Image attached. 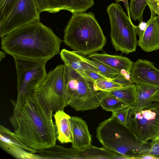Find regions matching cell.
<instances>
[{
	"label": "cell",
	"mask_w": 159,
	"mask_h": 159,
	"mask_svg": "<svg viewBox=\"0 0 159 159\" xmlns=\"http://www.w3.org/2000/svg\"><path fill=\"white\" fill-rule=\"evenodd\" d=\"M12 114L9 120L18 137L28 147L40 150L56 145V129L52 111L42 106L34 92H17L11 100Z\"/></svg>",
	"instance_id": "1"
},
{
	"label": "cell",
	"mask_w": 159,
	"mask_h": 159,
	"mask_svg": "<svg viewBox=\"0 0 159 159\" xmlns=\"http://www.w3.org/2000/svg\"><path fill=\"white\" fill-rule=\"evenodd\" d=\"M62 40L50 28L36 21L1 38V48L13 57L48 61L59 53Z\"/></svg>",
	"instance_id": "2"
},
{
	"label": "cell",
	"mask_w": 159,
	"mask_h": 159,
	"mask_svg": "<svg viewBox=\"0 0 159 159\" xmlns=\"http://www.w3.org/2000/svg\"><path fill=\"white\" fill-rule=\"evenodd\" d=\"M64 42L84 56L102 49L106 38L92 12L73 13L64 31Z\"/></svg>",
	"instance_id": "3"
},
{
	"label": "cell",
	"mask_w": 159,
	"mask_h": 159,
	"mask_svg": "<svg viewBox=\"0 0 159 159\" xmlns=\"http://www.w3.org/2000/svg\"><path fill=\"white\" fill-rule=\"evenodd\" d=\"M96 131V136L104 148L122 155L145 154L149 148V144L139 142L127 126L112 115L100 123Z\"/></svg>",
	"instance_id": "4"
},
{
	"label": "cell",
	"mask_w": 159,
	"mask_h": 159,
	"mask_svg": "<svg viewBox=\"0 0 159 159\" xmlns=\"http://www.w3.org/2000/svg\"><path fill=\"white\" fill-rule=\"evenodd\" d=\"M65 96L68 105L76 111L96 109L100 106L94 82L84 74L64 65Z\"/></svg>",
	"instance_id": "5"
},
{
	"label": "cell",
	"mask_w": 159,
	"mask_h": 159,
	"mask_svg": "<svg viewBox=\"0 0 159 159\" xmlns=\"http://www.w3.org/2000/svg\"><path fill=\"white\" fill-rule=\"evenodd\" d=\"M111 25V42L116 51L127 54L135 51L138 45L136 26L117 3L107 8Z\"/></svg>",
	"instance_id": "6"
},
{
	"label": "cell",
	"mask_w": 159,
	"mask_h": 159,
	"mask_svg": "<svg viewBox=\"0 0 159 159\" xmlns=\"http://www.w3.org/2000/svg\"><path fill=\"white\" fill-rule=\"evenodd\" d=\"M126 125L141 143L155 140L159 134V102L143 108L130 107Z\"/></svg>",
	"instance_id": "7"
},
{
	"label": "cell",
	"mask_w": 159,
	"mask_h": 159,
	"mask_svg": "<svg viewBox=\"0 0 159 159\" xmlns=\"http://www.w3.org/2000/svg\"><path fill=\"white\" fill-rule=\"evenodd\" d=\"M64 75V65L57 66L48 73L36 91L39 102L48 111L64 110L68 106L65 96Z\"/></svg>",
	"instance_id": "8"
},
{
	"label": "cell",
	"mask_w": 159,
	"mask_h": 159,
	"mask_svg": "<svg viewBox=\"0 0 159 159\" xmlns=\"http://www.w3.org/2000/svg\"><path fill=\"white\" fill-rule=\"evenodd\" d=\"M17 74V92H34L47 76V61L14 57Z\"/></svg>",
	"instance_id": "9"
},
{
	"label": "cell",
	"mask_w": 159,
	"mask_h": 159,
	"mask_svg": "<svg viewBox=\"0 0 159 159\" xmlns=\"http://www.w3.org/2000/svg\"><path fill=\"white\" fill-rule=\"evenodd\" d=\"M40 14L34 0H17L7 17L0 22L1 38L27 24L40 21Z\"/></svg>",
	"instance_id": "10"
},
{
	"label": "cell",
	"mask_w": 159,
	"mask_h": 159,
	"mask_svg": "<svg viewBox=\"0 0 159 159\" xmlns=\"http://www.w3.org/2000/svg\"><path fill=\"white\" fill-rule=\"evenodd\" d=\"M0 147L7 153L18 159H44L36 150L26 145L14 132L0 125Z\"/></svg>",
	"instance_id": "11"
},
{
	"label": "cell",
	"mask_w": 159,
	"mask_h": 159,
	"mask_svg": "<svg viewBox=\"0 0 159 159\" xmlns=\"http://www.w3.org/2000/svg\"><path fill=\"white\" fill-rule=\"evenodd\" d=\"M39 12L46 11L52 14L62 10L72 14L85 12L94 4L93 0H34Z\"/></svg>",
	"instance_id": "12"
},
{
	"label": "cell",
	"mask_w": 159,
	"mask_h": 159,
	"mask_svg": "<svg viewBox=\"0 0 159 159\" xmlns=\"http://www.w3.org/2000/svg\"><path fill=\"white\" fill-rule=\"evenodd\" d=\"M130 79L136 84L145 83L159 88V69L152 62L139 59L134 63Z\"/></svg>",
	"instance_id": "13"
},
{
	"label": "cell",
	"mask_w": 159,
	"mask_h": 159,
	"mask_svg": "<svg viewBox=\"0 0 159 159\" xmlns=\"http://www.w3.org/2000/svg\"><path fill=\"white\" fill-rule=\"evenodd\" d=\"M70 120L72 134L71 148L80 149L91 145L92 135L86 122L77 116L71 117Z\"/></svg>",
	"instance_id": "14"
},
{
	"label": "cell",
	"mask_w": 159,
	"mask_h": 159,
	"mask_svg": "<svg viewBox=\"0 0 159 159\" xmlns=\"http://www.w3.org/2000/svg\"><path fill=\"white\" fill-rule=\"evenodd\" d=\"M148 25L138 45L144 51L150 52L159 49V20L158 16L151 14Z\"/></svg>",
	"instance_id": "15"
},
{
	"label": "cell",
	"mask_w": 159,
	"mask_h": 159,
	"mask_svg": "<svg viewBox=\"0 0 159 159\" xmlns=\"http://www.w3.org/2000/svg\"><path fill=\"white\" fill-rule=\"evenodd\" d=\"M90 58L101 62L120 73L127 71L130 74L134 62L129 58L119 55L95 53L89 55Z\"/></svg>",
	"instance_id": "16"
},
{
	"label": "cell",
	"mask_w": 159,
	"mask_h": 159,
	"mask_svg": "<svg viewBox=\"0 0 159 159\" xmlns=\"http://www.w3.org/2000/svg\"><path fill=\"white\" fill-rule=\"evenodd\" d=\"M56 129L57 139L61 143L72 142V134L70 119L71 116L64 110H59L54 115Z\"/></svg>",
	"instance_id": "17"
},
{
	"label": "cell",
	"mask_w": 159,
	"mask_h": 159,
	"mask_svg": "<svg viewBox=\"0 0 159 159\" xmlns=\"http://www.w3.org/2000/svg\"><path fill=\"white\" fill-rule=\"evenodd\" d=\"M60 55L65 64L77 71L83 73L85 70H90L99 73L96 68L83 59L82 55L75 51L63 49L61 51Z\"/></svg>",
	"instance_id": "18"
},
{
	"label": "cell",
	"mask_w": 159,
	"mask_h": 159,
	"mask_svg": "<svg viewBox=\"0 0 159 159\" xmlns=\"http://www.w3.org/2000/svg\"><path fill=\"white\" fill-rule=\"evenodd\" d=\"M107 93L116 97L129 107L136 105L137 92L135 84H128Z\"/></svg>",
	"instance_id": "19"
},
{
	"label": "cell",
	"mask_w": 159,
	"mask_h": 159,
	"mask_svg": "<svg viewBox=\"0 0 159 159\" xmlns=\"http://www.w3.org/2000/svg\"><path fill=\"white\" fill-rule=\"evenodd\" d=\"M137 101L136 107L144 108L150 105L155 94L159 88L145 83L136 84Z\"/></svg>",
	"instance_id": "20"
},
{
	"label": "cell",
	"mask_w": 159,
	"mask_h": 159,
	"mask_svg": "<svg viewBox=\"0 0 159 159\" xmlns=\"http://www.w3.org/2000/svg\"><path fill=\"white\" fill-rule=\"evenodd\" d=\"M97 96L100 106L107 111L112 112L127 106L120 99L107 93L98 91Z\"/></svg>",
	"instance_id": "21"
},
{
	"label": "cell",
	"mask_w": 159,
	"mask_h": 159,
	"mask_svg": "<svg viewBox=\"0 0 159 159\" xmlns=\"http://www.w3.org/2000/svg\"><path fill=\"white\" fill-rule=\"evenodd\" d=\"M147 0H131L129 12L134 20H139V23L143 21V11L147 5Z\"/></svg>",
	"instance_id": "22"
},
{
	"label": "cell",
	"mask_w": 159,
	"mask_h": 159,
	"mask_svg": "<svg viewBox=\"0 0 159 159\" xmlns=\"http://www.w3.org/2000/svg\"><path fill=\"white\" fill-rule=\"evenodd\" d=\"M83 59L96 68L99 73L107 79H112L119 73L116 70L97 61L87 59L82 55Z\"/></svg>",
	"instance_id": "23"
},
{
	"label": "cell",
	"mask_w": 159,
	"mask_h": 159,
	"mask_svg": "<svg viewBox=\"0 0 159 159\" xmlns=\"http://www.w3.org/2000/svg\"><path fill=\"white\" fill-rule=\"evenodd\" d=\"M123 86L111 79H108L98 80L95 81L93 83V88L95 91H101L106 93L119 89Z\"/></svg>",
	"instance_id": "24"
},
{
	"label": "cell",
	"mask_w": 159,
	"mask_h": 159,
	"mask_svg": "<svg viewBox=\"0 0 159 159\" xmlns=\"http://www.w3.org/2000/svg\"><path fill=\"white\" fill-rule=\"evenodd\" d=\"M17 0H0V22L7 17Z\"/></svg>",
	"instance_id": "25"
},
{
	"label": "cell",
	"mask_w": 159,
	"mask_h": 159,
	"mask_svg": "<svg viewBox=\"0 0 159 159\" xmlns=\"http://www.w3.org/2000/svg\"><path fill=\"white\" fill-rule=\"evenodd\" d=\"M130 108V107L126 106L112 112V115L117 118L122 123L126 125Z\"/></svg>",
	"instance_id": "26"
},
{
	"label": "cell",
	"mask_w": 159,
	"mask_h": 159,
	"mask_svg": "<svg viewBox=\"0 0 159 159\" xmlns=\"http://www.w3.org/2000/svg\"><path fill=\"white\" fill-rule=\"evenodd\" d=\"M111 80L122 86L133 83L130 79V75L121 73H119L115 78Z\"/></svg>",
	"instance_id": "27"
},
{
	"label": "cell",
	"mask_w": 159,
	"mask_h": 159,
	"mask_svg": "<svg viewBox=\"0 0 159 159\" xmlns=\"http://www.w3.org/2000/svg\"><path fill=\"white\" fill-rule=\"evenodd\" d=\"M146 154L159 157V139H156L152 141L149 144V148Z\"/></svg>",
	"instance_id": "28"
},
{
	"label": "cell",
	"mask_w": 159,
	"mask_h": 159,
	"mask_svg": "<svg viewBox=\"0 0 159 159\" xmlns=\"http://www.w3.org/2000/svg\"><path fill=\"white\" fill-rule=\"evenodd\" d=\"M83 73L94 82L98 80L107 79L99 73L94 71L86 70Z\"/></svg>",
	"instance_id": "29"
},
{
	"label": "cell",
	"mask_w": 159,
	"mask_h": 159,
	"mask_svg": "<svg viewBox=\"0 0 159 159\" xmlns=\"http://www.w3.org/2000/svg\"><path fill=\"white\" fill-rule=\"evenodd\" d=\"M146 2L151 14L154 15L159 14V0H147Z\"/></svg>",
	"instance_id": "30"
},
{
	"label": "cell",
	"mask_w": 159,
	"mask_h": 159,
	"mask_svg": "<svg viewBox=\"0 0 159 159\" xmlns=\"http://www.w3.org/2000/svg\"><path fill=\"white\" fill-rule=\"evenodd\" d=\"M148 22H145L142 21L139 23V24L138 26H136L137 34L139 36V39L141 38L143 35L148 26Z\"/></svg>",
	"instance_id": "31"
},
{
	"label": "cell",
	"mask_w": 159,
	"mask_h": 159,
	"mask_svg": "<svg viewBox=\"0 0 159 159\" xmlns=\"http://www.w3.org/2000/svg\"><path fill=\"white\" fill-rule=\"evenodd\" d=\"M159 159V157L153 155L146 154L139 155L135 157V159Z\"/></svg>",
	"instance_id": "32"
},
{
	"label": "cell",
	"mask_w": 159,
	"mask_h": 159,
	"mask_svg": "<svg viewBox=\"0 0 159 159\" xmlns=\"http://www.w3.org/2000/svg\"><path fill=\"white\" fill-rule=\"evenodd\" d=\"M153 102H159V91L156 93L152 99Z\"/></svg>",
	"instance_id": "33"
},
{
	"label": "cell",
	"mask_w": 159,
	"mask_h": 159,
	"mask_svg": "<svg viewBox=\"0 0 159 159\" xmlns=\"http://www.w3.org/2000/svg\"><path fill=\"white\" fill-rule=\"evenodd\" d=\"M5 54L4 52L1 51L0 52V61L2 59L3 57H5Z\"/></svg>",
	"instance_id": "34"
},
{
	"label": "cell",
	"mask_w": 159,
	"mask_h": 159,
	"mask_svg": "<svg viewBox=\"0 0 159 159\" xmlns=\"http://www.w3.org/2000/svg\"><path fill=\"white\" fill-rule=\"evenodd\" d=\"M116 2H117L120 1H124V0H115Z\"/></svg>",
	"instance_id": "35"
},
{
	"label": "cell",
	"mask_w": 159,
	"mask_h": 159,
	"mask_svg": "<svg viewBox=\"0 0 159 159\" xmlns=\"http://www.w3.org/2000/svg\"><path fill=\"white\" fill-rule=\"evenodd\" d=\"M156 139H159V134L158 135V136H157V138Z\"/></svg>",
	"instance_id": "36"
},
{
	"label": "cell",
	"mask_w": 159,
	"mask_h": 159,
	"mask_svg": "<svg viewBox=\"0 0 159 159\" xmlns=\"http://www.w3.org/2000/svg\"><path fill=\"white\" fill-rule=\"evenodd\" d=\"M157 15H159V14H157Z\"/></svg>",
	"instance_id": "37"
}]
</instances>
